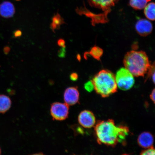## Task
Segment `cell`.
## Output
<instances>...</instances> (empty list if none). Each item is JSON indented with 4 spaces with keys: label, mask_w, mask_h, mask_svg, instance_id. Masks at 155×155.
<instances>
[{
    "label": "cell",
    "mask_w": 155,
    "mask_h": 155,
    "mask_svg": "<svg viewBox=\"0 0 155 155\" xmlns=\"http://www.w3.org/2000/svg\"><path fill=\"white\" fill-rule=\"evenodd\" d=\"M94 131L99 144L112 147L118 143L125 144L130 133L127 126L116 125L112 119L98 121L95 127Z\"/></svg>",
    "instance_id": "cell-1"
},
{
    "label": "cell",
    "mask_w": 155,
    "mask_h": 155,
    "mask_svg": "<svg viewBox=\"0 0 155 155\" xmlns=\"http://www.w3.org/2000/svg\"><path fill=\"white\" fill-rule=\"evenodd\" d=\"M124 64L125 68L136 77H144L151 65L145 52L135 50L127 52L124 58Z\"/></svg>",
    "instance_id": "cell-2"
},
{
    "label": "cell",
    "mask_w": 155,
    "mask_h": 155,
    "mask_svg": "<svg viewBox=\"0 0 155 155\" xmlns=\"http://www.w3.org/2000/svg\"><path fill=\"white\" fill-rule=\"evenodd\" d=\"M92 81L96 92L103 97H107L117 92L115 75L108 70L99 71L93 78Z\"/></svg>",
    "instance_id": "cell-3"
},
{
    "label": "cell",
    "mask_w": 155,
    "mask_h": 155,
    "mask_svg": "<svg viewBox=\"0 0 155 155\" xmlns=\"http://www.w3.org/2000/svg\"><path fill=\"white\" fill-rule=\"evenodd\" d=\"M115 76L117 87L122 90H129L134 84V76L125 68L119 70Z\"/></svg>",
    "instance_id": "cell-4"
},
{
    "label": "cell",
    "mask_w": 155,
    "mask_h": 155,
    "mask_svg": "<svg viewBox=\"0 0 155 155\" xmlns=\"http://www.w3.org/2000/svg\"><path fill=\"white\" fill-rule=\"evenodd\" d=\"M69 106L65 103L54 102L50 107V114L54 120L63 121L68 117Z\"/></svg>",
    "instance_id": "cell-5"
},
{
    "label": "cell",
    "mask_w": 155,
    "mask_h": 155,
    "mask_svg": "<svg viewBox=\"0 0 155 155\" xmlns=\"http://www.w3.org/2000/svg\"><path fill=\"white\" fill-rule=\"evenodd\" d=\"M78 121L80 125L85 128H91L95 125L96 118L94 114L88 110H84L79 114Z\"/></svg>",
    "instance_id": "cell-6"
},
{
    "label": "cell",
    "mask_w": 155,
    "mask_h": 155,
    "mask_svg": "<svg viewBox=\"0 0 155 155\" xmlns=\"http://www.w3.org/2000/svg\"><path fill=\"white\" fill-rule=\"evenodd\" d=\"M79 93L77 87H69L66 89L64 94V100L68 105L72 106L78 102Z\"/></svg>",
    "instance_id": "cell-7"
},
{
    "label": "cell",
    "mask_w": 155,
    "mask_h": 155,
    "mask_svg": "<svg viewBox=\"0 0 155 155\" xmlns=\"http://www.w3.org/2000/svg\"><path fill=\"white\" fill-rule=\"evenodd\" d=\"M136 31L142 36H146L152 32L153 25L148 19H141L137 21L135 24Z\"/></svg>",
    "instance_id": "cell-8"
},
{
    "label": "cell",
    "mask_w": 155,
    "mask_h": 155,
    "mask_svg": "<svg viewBox=\"0 0 155 155\" xmlns=\"http://www.w3.org/2000/svg\"><path fill=\"white\" fill-rule=\"evenodd\" d=\"M90 4L93 7L109 12L111 8L114 6L119 0H88Z\"/></svg>",
    "instance_id": "cell-9"
},
{
    "label": "cell",
    "mask_w": 155,
    "mask_h": 155,
    "mask_svg": "<svg viewBox=\"0 0 155 155\" xmlns=\"http://www.w3.org/2000/svg\"><path fill=\"white\" fill-rule=\"evenodd\" d=\"M137 142L139 146L145 149L153 147L154 142V137L150 133L144 132L139 135Z\"/></svg>",
    "instance_id": "cell-10"
},
{
    "label": "cell",
    "mask_w": 155,
    "mask_h": 155,
    "mask_svg": "<svg viewBox=\"0 0 155 155\" xmlns=\"http://www.w3.org/2000/svg\"><path fill=\"white\" fill-rule=\"evenodd\" d=\"M15 12L14 5L8 1H5L0 5V15L5 18H11Z\"/></svg>",
    "instance_id": "cell-11"
},
{
    "label": "cell",
    "mask_w": 155,
    "mask_h": 155,
    "mask_svg": "<svg viewBox=\"0 0 155 155\" xmlns=\"http://www.w3.org/2000/svg\"><path fill=\"white\" fill-rule=\"evenodd\" d=\"M12 104L11 99L5 95H0V113H5L10 108Z\"/></svg>",
    "instance_id": "cell-12"
},
{
    "label": "cell",
    "mask_w": 155,
    "mask_h": 155,
    "mask_svg": "<svg viewBox=\"0 0 155 155\" xmlns=\"http://www.w3.org/2000/svg\"><path fill=\"white\" fill-rule=\"evenodd\" d=\"M64 19L58 13L54 15L52 18L50 28L54 32L60 28L61 25L64 24Z\"/></svg>",
    "instance_id": "cell-13"
},
{
    "label": "cell",
    "mask_w": 155,
    "mask_h": 155,
    "mask_svg": "<svg viewBox=\"0 0 155 155\" xmlns=\"http://www.w3.org/2000/svg\"><path fill=\"white\" fill-rule=\"evenodd\" d=\"M144 14L149 20H155V3L150 2L147 4L144 8Z\"/></svg>",
    "instance_id": "cell-14"
},
{
    "label": "cell",
    "mask_w": 155,
    "mask_h": 155,
    "mask_svg": "<svg viewBox=\"0 0 155 155\" xmlns=\"http://www.w3.org/2000/svg\"><path fill=\"white\" fill-rule=\"evenodd\" d=\"M103 54V50L100 47L97 46L93 47L89 52H86L84 54V57L87 55L91 56L94 59L98 61H100V58Z\"/></svg>",
    "instance_id": "cell-15"
},
{
    "label": "cell",
    "mask_w": 155,
    "mask_h": 155,
    "mask_svg": "<svg viewBox=\"0 0 155 155\" xmlns=\"http://www.w3.org/2000/svg\"><path fill=\"white\" fill-rule=\"evenodd\" d=\"M150 0H130L129 5L133 8L136 10L144 9Z\"/></svg>",
    "instance_id": "cell-16"
},
{
    "label": "cell",
    "mask_w": 155,
    "mask_h": 155,
    "mask_svg": "<svg viewBox=\"0 0 155 155\" xmlns=\"http://www.w3.org/2000/svg\"><path fill=\"white\" fill-rule=\"evenodd\" d=\"M148 73L146 78V81L149 78H152L153 82L155 83V63H153L152 65H150L148 70L147 72Z\"/></svg>",
    "instance_id": "cell-17"
},
{
    "label": "cell",
    "mask_w": 155,
    "mask_h": 155,
    "mask_svg": "<svg viewBox=\"0 0 155 155\" xmlns=\"http://www.w3.org/2000/svg\"><path fill=\"white\" fill-rule=\"evenodd\" d=\"M140 155H155V151L153 147L147 149L142 151Z\"/></svg>",
    "instance_id": "cell-18"
},
{
    "label": "cell",
    "mask_w": 155,
    "mask_h": 155,
    "mask_svg": "<svg viewBox=\"0 0 155 155\" xmlns=\"http://www.w3.org/2000/svg\"><path fill=\"white\" fill-rule=\"evenodd\" d=\"M85 90L88 92H91L94 89V84H93L92 81H89L85 83L84 84Z\"/></svg>",
    "instance_id": "cell-19"
},
{
    "label": "cell",
    "mask_w": 155,
    "mask_h": 155,
    "mask_svg": "<svg viewBox=\"0 0 155 155\" xmlns=\"http://www.w3.org/2000/svg\"><path fill=\"white\" fill-rule=\"evenodd\" d=\"M66 47H61L58 51V55L60 58H63L65 57L66 51L65 49Z\"/></svg>",
    "instance_id": "cell-20"
},
{
    "label": "cell",
    "mask_w": 155,
    "mask_h": 155,
    "mask_svg": "<svg viewBox=\"0 0 155 155\" xmlns=\"http://www.w3.org/2000/svg\"><path fill=\"white\" fill-rule=\"evenodd\" d=\"M58 46H61V47H66L65 42L63 39L60 38L58 40L57 42Z\"/></svg>",
    "instance_id": "cell-21"
},
{
    "label": "cell",
    "mask_w": 155,
    "mask_h": 155,
    "mask_svg": "<svg viewBox=\"0 0 155 155\" xmlns=\"http://www.w3.org/2000/svg\"><path fill=\"white\" fill-rule=\"evenodd\" d=\"M78 75L75 73H73L71 74L70 76V78L72 81H75L78 80Z\"/></svg>",
    "instance_id": "cell-22"
},
{
    "label": "cell",
    "mask_w": 155,
    "mask_h": 155,
    "mask_svg": "<svg viewBox=\"0 0 155 155\" xmlns=\"http://www.w3.org/2000/svg\"><path fill=\"white\" fill-rule=\"evenodd\" d=\"M155 89H153V90L152 91V92H151L150 94V97L151 100H152V101L155 103Z\"/></svg>",
    "instance_id": "cell-23"
},
{
    "label": "cell",
    "mask_w": 155,
    "mask_h": 155,
    "mask_svg": "<svg viewBox=\"0 0 155 155\" xmlns=\"http://www.w3.org/2000/svg\"><path fill=\"white\" fill-rule=\"evenodd\" d=\"M22 32L19 30L15 31L14 33V36L15 38L20 37L22 35Z\"/></svg>",
    "instance_id": "cell-24"
},
{
    "label": "cell",
    "mask_w": 155,
    "mask_h": 155,
    "mask_svg": "<svg viewBox=\"0 0 155 155\" xmlns=\"http://www.w3.org/2000/svg\"><path fill=\"white\" fill-rule=\"evenodd\" d=\"M44 155V154L42 153H36L32 155Z\"/></svg>",
    "instance_id": "cell-25"
},
{
    "label": "cell",
    "mask_w": 155,
    "mask_h": 155,
    "mask_svg": "<svg viewBox=\"0 0 155 155\" xmlns=\"http://www.w3.org/2000/svg\"><path fill=\"white\" fill-rule=\"evenodd\" d=\"M77 59H78L79 60H80V56H79V55H77Z\"/></svg>",
    "instance_id": "cell-26"
},
{
    "label": "cell",
    "mask_w": 155,
    "mask_h": 155,
    "mask_svg": "<svg viewBox=\"0 0 155 155\" xmlns=\"http://www.w3.org/2000/svg\"><path fill=\"white\" fill-rule=\"evenodd\" d=\"M1 148H0V155H1Z\"/></svg>",
    "instance_id": "cell-27"
},
{
    "label": "cell",
    "mask_w": 155,
    "mask_h": 155,
    "mask_svg": "<svg viewBox=\"0 0 155 155\" xmlns=\"http://www.w3.org/2000/svg\"><path fill=\"white\" fill-rule=\"evenodd\" d=\"M122 155H129L127 154H123Z\"/></svg>",
    "instance_id": "cell-28"
},
{
    "label": "cell",
    "mask_w": 155,
    "mask_h": 155,
    "mask_svg": "<svg viewBox=\"0 0 155 155\" xmlns=\"http://www.w3.org/2000/svg\"><path fill=\"white\" fill-rule=\"evenodd\" d=\"M15 1H20V0H15Z\"/></svg>",
    "instance_id": "cell-29"
}]
</instances>
